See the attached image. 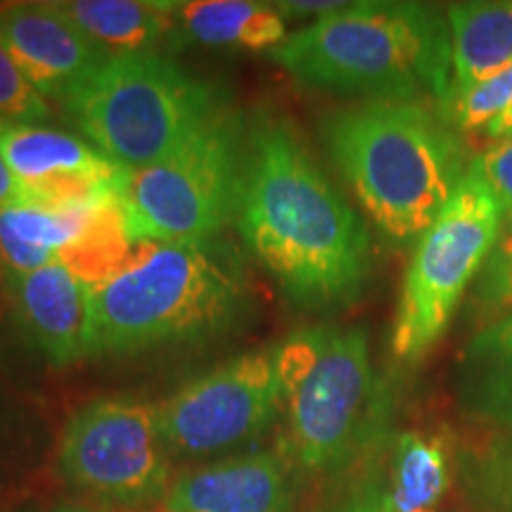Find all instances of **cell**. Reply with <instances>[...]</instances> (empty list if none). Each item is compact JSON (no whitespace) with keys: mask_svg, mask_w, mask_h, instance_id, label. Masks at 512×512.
<instances>
[{"mask_svg":"<svg viewBox=\"0 0 512 512\" xmlns=\"http://www.w3.org/2000/svg\"><path fill=\"white\" fill-rule=\"evenodd\" d=\"M235 226L259 264L299 309L354 304L373 275L366 221L339 192L290 121L247 119Z\"/></svg>","mask_w":512,"mask_h":512,"instance_id":"obj_1","label":"cell"},{"mask_svg":"<svg viewBox=\"0 0 512 512\" xmlns=\"http://www.w3.org/2000/svg\"><path fill=\"white\" fill-rule=\"evenodd\" d=\"M311 91L366 100H432L453 93L446 10L415 0L344 3L294 31L271 53Z\"/></svg>","mask_w":512,"mask_h":512,"instance_id":"obj_2","label":"cell"},{"mask_svg":"<svg viewBox=\"0 0 512 512\" xmlns=\"http://www.w3.org/2000/svg\"><path fill=\"white\" fill-rule=\"evenodd\" d=\"M323 143L366 214L399 245L432 226L472 162L446 114L418 100H366L330 112Z\"/></svg>","mask_w":512,"mask_h":512,"instance_id":"obj_3","label":"cell"},{"mask_svg":"<svg viewBox=\"0 0 512 512\" xmlns=\"http://www.w3.org/2000/svg\"><path fill=\"white\" fill-rule=\"evenodd\" d=\"M93 287V356H133L223 337L252 311V285L228 242L140 245Z\"/></svg>","mask_w":512,"mask_h":512,"instance_id":"obj_4","label":"cell"},{"mask_svg":"<svg viewBox=\"0 0 512 512\" xmlns=\"http://www.w3.org/2000/svg\"><path fill=\"white\" fill-rule=\"evenodd\" d=\"M230 105L219 86L162 53L110 55L62 102L81 136L126 171L174 155Z\"/></svg>","mask_w":512,"mask_h":512,"instance_id":"obj_5","label":"cell"},{"mask_svg":"<svg viewBox=\"0 0 512 512\" xmlns=\"http://www.w3.org/2000/svg\"><path fill=\"white\" fill-rule=\"evenodd\" d=\"M278 366L297 463L311 475L354 463L384 420L368 332L356 325L304 328L278 342Z\"/></svg>","mask_w":512,"mask_h":512,"instance_id":"obj_6","label":"cell"},{"mask_svg":"<svg viewBox=\"0 0 512 512\" xmlns=\"http://www.w3.org/2000/svg\"><path fill=\"white\" fill-rule=\"evenodd\" d=\"M245 147L247 119L230 105L174 155L126 171L119 209L131 240L143 245L219 240L238 211Z\"/></svg>","mask_w":512,"mask_h":512,"instance_id":"obj_7","label":"cell"},{"mask_svg":"<svg viewBox=\"0 0 512 512\" xmlns=\"http://www.w3.org/2000/svg\"><path fill=\"white\" fill-rule=\"evenodd\" d=\"M503 223V204L470 162L451 200L415 240L392 328L394 358L420 361L444 337L467 287L489 259Z\"/></svg>","mask_w":512,"mask_h":512,"instance_id":"obj_8","label":"cell"},{"mask_svg":"<svg viewBox=\"0 0 512 512\" xmlns=\"http://www.w3.org/2000/svg\"><path fill=\"white\" fill-rule=\"evenodd\" d=\"M57 467L69 486L105 503L138 505L169 491L171 453L159 430V403L102 396L64 422Z\"/></svg>","mask_w":512,"mask_h":512,"instance_id":"obj_9","label":"cell"},{"mask_svg":"<svg viewBox=\"0 0 512 512\" xmlns=\"http://www.w3.org/2000/svg\"><path fill=\"white\" fill-rule=\"evenodd\" d=\"M285 408L278 344L245 351L192 377L159 403L171 458H209L252 444Z\"/></svg>","mask_w":512,"mask_h":512,"instance_id":"obj_10","label":"cell"},{"mask_svg":"<svg viewBox=\"0 0 512 512\" xmlns=\"http://www.w3.org/2000/svg\"><path fill=\"white\" fill-rule=\"evenodd\" d=\"M0 147L24 204L88 209L119 200L126 169L74 133L50 124H0Z\"/></svg>","mask_w":512,"mask_h":512,"instance_id":"obj_11","label":"cell"},{"mask_svg":"<svg viewBox=\"0 0 512 512\" xmlns=\"http://www.w3.org/2000/svg\"><path fill=\"white\" fill-rule=\"evenodd\" d=\"M0 290L24 344L55 368L93 358V287L62 261L0 275Z\"/></svg>","mask_w":512,"mask_h":512,"instance_id":"obj_12","label":"cell"},{"mask_svg":"<svg viewBox=\"0 0 512 512\" xmlns=\"http://www.w3.org/2000/svg\"><path fill=\"white\" fill-rule=\"evenodd\" d=\"M0 43L31 86L60 105L110 57L57 3L0 5Z\"/></svg>","mask_w":512,"mask_h":512,"instance_id":"obj_13","label":"cell"},{"mask_svg":"<svg viewBox=\"0 0 512 512\" xmlns=\"http://www.w3.org/2000/svg\"><path fill=\"white\" fill-rule=\"evenodd\" d=\"M166 512H292L290 467L278 453L254 451L183 472L164 496Z\"/></svg>","mask_w":512,"mask_h":512,"instance_id":"obj_14","label":"cell"},{"mask_svg":"<svg viewBox=\"0 0 512 512\" xmlns=\"http://www.w3.org/2000/svg\"><path fill=\"white\" fill-rule=\"evenodd\" d=\"M453 387L467 418L512 432V311L467 339L453 370Z\"/></svg>","mask_w":512,"mask_h":512,"instance_id":"obj_15","label":"cell"},{"mask_svg":"<svg viewBox=\"0 0 512 512\" xmlns=\"http://www.w3.org/2000/svg\"><path fill=\"white\" fill-rule=\"evenodd\" d=\"M105 207L46 209L19 204L0 209V275L38 271L60 261L91 233Z\"/></svg>","mask_w":512,"mask_h":512,"instance_id":"obj_16","label":"cell"},{"mask_svg":"<svg viewBox=\"0 0 512 512\" xmlns=\"http://www.w3.org/2000/svg\"><path fill=\"white\" fill-rule=\"evenodd\" d=\"M174 34L207 48L273 53L287 36L278 3L256 0H185L174 3Z\"/></svg>","mask_w":512,"mask_h":512,"instance_id":"obj_17","label":"cell"},{"mask_svg":"<svg viewBox=\"0 0 512 512\" xmlns=\"http://www.w3.org/2000/svg\"><path fill=\"white\" fill-rule=\"evenodd\" d=\"M453 41L448 105L512 64V0H470L446 8ZM446 105V107H448Z\"/></svg>","mask_w":512,"mask_h":512,"instance_id":"obj_18","label":"cell"},{"mask_svg":"<svg viewBox=\"0 0 512 512\" xmlns=\"http://www.w3.org/2000/svg\"><path fill=\"white\" fill-rule=\"evenodd\" d=\"M60 10L107 55L157 53L174 34V3L162 0H62Z\"/></svg>","mask_w":512,"mask_h":512,"instance_id":"obj_19","label":"cell"},{"mask_svg":"<svg viewBox=\"0 0 512 512\" xmlns=\"http://www.w3.org/2000/svg\"><path fill=\"white\" fill-rule=\"evenodd\" d=\"M456 477V451L439 434L403 432L394 444L384 512H439Z\"/></svg>","mask_w":512,"mask_h":512,"instance_id":"obj_20","label":"cell"},{"mask_svg":"<svg viewBox=\"0 0 512 512\" xmlns=\"http://www.w3.org/2000/svg\"><path fill=\"white\" fill-rule=\"evenodd\" d=\"M456 482L470 512H512V432L491 430L456 448Z\"/></svg>","mask_w":512,"mask_h":512,"instance_id":"obj_21","label":"cell"},{"mask_svg":"<svg viewBox=\"0 0 512 512\" xmlns=\"http://www.w3.org/2000/svg\"><path fill=\"white\" fill-rule=\"evenodd\" d=\"M46 446L48 432L43 420L0 377V484L34 470Z\"/></svg>","mask_w":512,"mask_h":512,"instance_id":"obj_22","label":"cell"},{"mask_svg":"<svg viewBox=\"0 0 512 512\" xmlns=\"http://www.w3.org/2000/svg\"><path fill=\"white\" fill-rule=\"evenodd\" d=\"M512 102V64L477 88L458 95L444 114L458 131H484Z\"/></svg>","mask_w":512,"mask_h":512,"instance_id":"obj_23","label":"cell"},{"mask_svg":"<svg viewBox=\"0 0 512 512\" xmlns=\"http://www.w3.org/2000/svg\"><path fill=\"white\" fill-rule=\"evenodd\" d=\"M472 302L486 316H503L512 311V219L503 223L494 249L479 271Z\"/></svg>","mask_w":512,"mask_h":512,"instance_id":"obj_24","label":"cell"},{"mask_svg":"<svg viewBox=\"0 0 512 512\" xmlns=\"http://www.w3.org/2000/svg\"><path fill=\"white\" fill-rule=\"evenodd\" d=\"M48 100L31 86L0 43V124H48Z\"/></svg>","mask_w":512,"mask_h":512,"instance_id":"obj_25","label":"cell"},{"mask_svg":"<svg viewBox=\"0 0 512 512\" xmlns=\"http://www.w3.org/2000/svg\"><path fill=\"white\" fill-rule=\"evenodd\" d=\"M472 164L503 204L505 221L512 219V138L496 140L482 155L472 157Z\"/></svg>","mask_w":512,"mask_h":512,"instance_id":"obj_26","label":"cell"},{"mask_svg":"<svg viewBox=\"0 0 512 512\" xmlns=\"http://www.w3.org/2000/svg\"><path fill=\"white\" fill-rule=\"evenodd\" d=\"M24 190L19 188L15 174L10 171L8 162H5L3 147H0V209H10L24 204Z\"/></svg>","mask_w":512,"mask_h":512,"instance_id":"obj_27","label":"cell"},{"mask_svg":"<svg viewBox=\"0 0 512 512\" xmlns=\"http://www.w3.org/2000/svg\"><path fill=\"white\" fill-rule=\"evenodd\" d=\"M344 3H339V0H328V3H320V0H311V3H306V0H285V3H278V10L283 12L285 17H302V15H313V17H325L330 15V12H335L342 8Z\"/></svg>","mask_w":512,"mask_h":512,"instance_id":"obj_28","label":"cell"},{"mask_svg":"<svg viewBox=\"0 0 512 512\" xmlns=\"http://www.w3.org/2000/svg\"><path fill=\"white\" fill-rule=\"evenodd\" d=\"M337 512H384L380 491H370V494L358 496L354 501L344 505V508H339Z\"/></svg>","mask_w":512,"mask_h":512,"instance_id":"obj_29","label":"cell"},{"mask_svg":"<svg viewBox=\"0 0 512 512\" xmlns=\"http://www.w3.org/2000/svg\"><path fill=\"white\" fill-rule=\"evenodd\" d=\"M484 133H486V136L496 138V140L512 138V102L508 107H505L501 114H498L494 121H491L489 126L484 128Z\"/></svg>","mask_w":512,"mask_h":512,"instance_id":"obj_30","label":"cell"},{"mask_svg":"<svg viewBox=\"0 0 512 512\" xmlns=\"http://www.w3.org/2000/svg\"><path fill=\"white\" fill-rule=\"evenodd\" d=\"M64 512H86V510H64Z\"/></svg>","mask_w":512,"mask_h":512,"instance_id":"obj_31","label":"cell"}]
</instances>
